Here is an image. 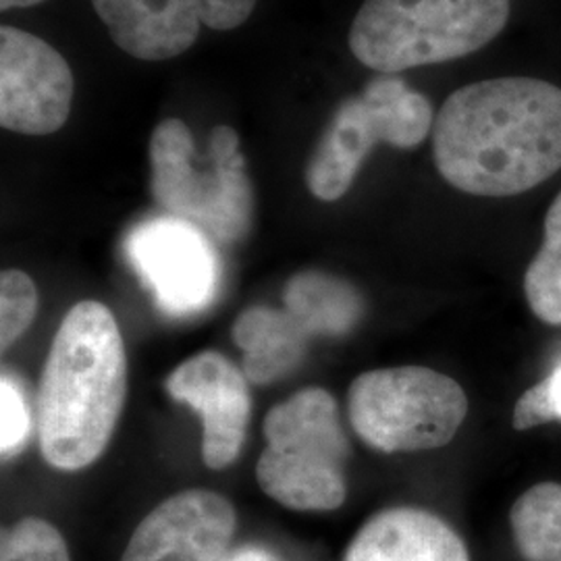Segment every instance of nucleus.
Instances as JSON below:
<instances>
[{
	"mask_svg": "<svg viewBox=\"0 0 561 561\" xmlns=\"http://www.w3.org/2000/svg\"><path fill=\"white\" fill-rule=\"evenodd\" d=\"M443 180L484 198L518 196L561 169V90L500 78L454 92L433 125Z\"/></svg>",
	"mask_w": 561,
	"mask_h": 561,
	"instance_id": "obj_1",
	"label": "nucleus"
},
{
	"mask_svg": "<svg viewBox=\"0 0 561 561\" xmlns=\"http://www.w3.org/2000/svg\"><path fill=\"white\" fill-rule=\"evenodd\" d=\"M127 396V356L115 317L101 301L76 304L44 364L38 428L44 460L78 472L101 458Z\"/></svg>",
	"mask_w": 561,
	"mask_h": 561,
	"instance_id": "obj_2",
	"label": "nucleus"
},
{
	"mask_svg": "<svg viewBox=\"0 0 561 561\" xmlns=\"http://www.w3.org/2000/svg\"><path fill=\"white\" fill-rule=\"evenodd\" d=\"M507 20L510 0H366L350 48L362 65L396 76L472 55L495 41Z\"/></svg>",
	"mask_w": 561,
	"mask_h": 561,
	"instance_id": "obj_3",
	"label": "nucleus"
},
{
	"mask_svg": "<svg viewBox=\"0 0 561 561\" xmlns=\"http://www.w3.org/2000/svg\"><path fill=\"white\" fill-rule=\"evenodd\" d=\"M266 449L256 481L275 502L296 512H333L345 502L350 442L335 398L321 387L298 391L264 419Z\"/></svg>",
	"mask_w": 561,
	"mask_h": 561,
	"instance_id": "obj_4",
	"label": "nucleus"
},
{
	"mask_svg": "<svg viewBox=\"0 0 561 561\" xmlns=\"http://www.w3.org/2000/svg\"><path fill=\"white\" fill-rule=\"evenodd\" d=\"M210 169L194 167V140L180 119H164L150 140L152 194L162 208L221 241L248 236L254 219V192L233 127L210 134Z\"/></svg>",
	"mask_w": 561,
	"mask_h": 561,
	"instance_id": "obj_5",
	"label": "nucleus"
},
{
	"mask_svg": "<svg viewBox=\"0 0 561 561\" xmlns=\"http://www.w3.org/2000/svg\"><path fill=\"white\" fill-rule=\"evenodd\" d=\"M350 422L362 442L382 454L437 449L456 437L468 414L460 382L433 368L368 370L350 387Z\"/></svg>",
	"mask_w": 561,
	"mask_h": 561,
	"instance_id": "obj_6",
	"label": "nucleus"
},
{
	"mask_svg": "<svg viewBox=\"0 0 561 561\" xmlns=\"http://www.w3.org/2000/svg\"><path fill=\"white\" fill-rule=\"evenodd\" d=\"M435 125L433 106L398 76L370 81L360 96L341 102L308 162L306 183L319 201L335 202L352 187L377 144L419 146Z\"/></svg>",
	"mask_w": 561,
	"mask_h": 561,
	"instance_id": "obj_7",
	"label": "nucleus"
},
{
	"mask_svg": "<svg viewBox=\"0 0 561 561\" xmlns=\"http://www.w3.org/2000/svg\"><path fill=\"white\" fill-rule=\"evenodd\" d=\"M125 254L167 317H194L219 291V259L192 222L175 217L141 222L125 241Z\"/></svg>",
	"mask_w": 561,
	"mask_h": 561,
	"instance_id": "obj_8",
	"label": "nucleus"
},
{
	"mask_svg": "<svg viewBox=\"0 0 561 561\" xmlns=\"http://www.w3.org/2000/svg\"><path fill=\"white\" fill-rule=\"evenodd\" d=\"M113 42L141 60H167L185 53L202 25L215 32L240 27L256 0H92Z\"/></svg>",
	"mask_w": 561,
	"mask_h": 561,
	"instance_id": "obj_9",
	"label": "nucleus"
},
{
	"mask_svg": "<svg viewBox=\"0 0 561 561\" xmlns=\"http://www.w3.org/2000/svg\"><path fill=\"white\" fill-rule=\"evenodd\" d=\"M73 73L59 50L30 32L0 27V125L48 136L69 119Z\"/></svg>",
	"mask_w": 561,
	"mask_h": 561,
	"instance_id": "obj_10",
	"label": "nucleus"
},
{
	"mask_svg": "<svg viewBox=\"0 0 561 561\" xmlns=\"http://www.w3.org/2000/svg\"><path fill=\"white\" fill-rule=\"evenodd\" d=\"M236 526V510L222 495L190 489L138 524L121 561H221Z\"/></svg>",
	"mask_w": 561,
	"mask_h": 561,
	"instance_id": "obj_11",
	"label": "nucleus"
},
{
	"mask_svg": "<svg viewBox=\"0 0 561 561\" xmlns=\"http://www.w3.org/2000/svg\"><path fill=\"white\" fill-rule=\"evenodd\" d=\"M173 400L202 416V458L213 470L238 460L250 424L248 377L219 352H202L180 364L164 382Z\"/></svg>",
	"mask_w": 561,
	"mask_h": 561,
	"instance_id": "obj_12",
	"label": "nucleus"
},
{
	"mask_svg": "<svg viewBox=\"0 0 561 561\" xmlns=\"http://www.w3.org/2000/svg\"><path fill=\"white\" fill-rule=\"evenodd\" d=\"M343 561H470V556L460 535L439 516L391 507L362 526Z\"/></svg>",
	"mask_w": 561,
	"mask_h": 561,
	"instance_id": "obj_13",
	"label": "nucleus"
},
{
	"mask_svg": "<svg viewBox=\"0 0 561 561\" xmlns=\"http://www.w3.org/2000/svg\"><path fill=\"white\" fill-rule=\"evenodd\" d=\"M231 335L243 352V375L254 385H271L291 375L304 360L310 337L287 310L266 306L241 312Z\"/></svg>",
	"mask_w": 561,
	"mask_h": 561,
	"instance_id": "obj_14",
	"label": "nucleus"
},
{
	"mask_svg": "<svg viewBox=\"0 0 561 561\" xmlns=\"http://www.w3.org/2000/svg\"><path fill=\"white\" fill-rule=\"evenodd\" d=\"M285 310L310 335H345L362 319L364 301L354 285L321 271H304L287 283Z\"/></svg>",
	"mask_w": 561,
	"mask_h": 561,
	"instance_id": "obj_15",
	"label": "nucleus"
},
{
	"mask_svg": "<svg viewBox=\"0 0 561 561\" xmlns=\"http://www.w3.org/2000/svg\"><path fill=\"white\" fill-rule=\"evenodd\" d=\"M510 524L526 561H561V484L541 482L514 503Z\"/></svg>",
	"mask_w": 561,
	"mask_h": 561,
	"instance_id": "obj_16",
	"label": "nucleus"
},
{
	"mask_svg": "<svg viewBox=\"0 0 561 561\" xmlns=\"http://www.w3.org/2000/svg\"><path fill=\"white\" fill-rule=\"evenodd\" d=\"M530 310L547 324H561V192L545 217V238L524 275Z\"/></svg>",
	"mask_w": 561,
	"mask_h": 561,
	"instance_id": "obj_17",
	"label": "nucleus"
},
{
	"mask_svg": "<svg viewBox=\"0 0 561 561\" xmlns=\"http://www.w3.org/2000/svg\"><path fill=\"white\" fill-rule=\"evenodd\" d=\"M0 561H71L67 542L50 522L23 518L2 533Z\"/></svg>",
	"mask_w": 561,
	"mask_h": 561,
	"instance_id": "obj_18",
	"label": "nucleus"
},
{
	"mask_svg": "<svg viewBox=\"0 0 561 561\" xmlns=\"http://www.w3.org/2000/svg\"><path fill=\"white\" fill-rule=\"evenodd\" d=\"M38 310V291L23 271L0 275V345L9 350L30 329Z\"/></svg>",
	"mask_w": 561,
	"mask_h": 561,
	"instance_id": "obj_19",
	"label": "nucleus"
},
{
	"mask_svg": "<svg viewBox=\"0 0 561 561\" xmlns=\"http://www.w3.org/2000/svg\"><path fill=\"white\" fill-rule=\"evenodd\" d=\"M556 421H561V358L541 382L522 393L512 416L516 431Z\"/></svg>",
	"mask_w": 561,
	"mask_h": 561,
	"instance_id": "obj_20",
	"label": "nucleus"
},
{
	"mask_svg": "<svg viewBox=\"0 0 561 561\" xmlns=\"http://www.w3.org/2000/svg\"><path fill=\"white\" fill-rule=\"evenodd\" d=\"M0 451L2 458H13L21 451L30 435V408L21 393L18 382L9 375H2L0 382Z\"/></svg>",
	"mask_w": 561,
	"mask_h": 561,
	"instance_id": "obj_21",
	"label": "nucleus"
},
{
	"mask_svg": "<svg viewBox=\"0 0 561 561\" xmlns=\"http://www.w3.org/2000/svg\"><path fill=\"white\" fill-rule=\"evenodd\" d=\"M221 561H277L261 547H241L233 553H227Z\"/></svg>",
	"mask_w": 561,
	"mask_h": 561,
	"instance_id": "obj_22",
	"label": "nucleus"
},
{
	"mask_svg": "<svg viewBox=\"0 0 561 561\" xmlns=\"http://www.w3.org/2000/svg\"><path fill=\"white\" fill-rule=\"evenodd\" d=\"M42 0H0V9L9 11V9H23V7H34L41 4Z\"/></svg>",
	"mask_w": 561,
	"mask_h": 561,
	"instance_id": "obj_23",
	"label": "nucleus"
}]
</instances>
